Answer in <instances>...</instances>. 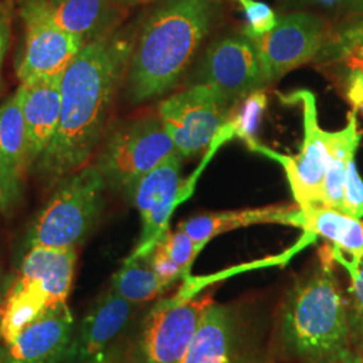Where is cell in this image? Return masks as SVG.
<instances>
[{"label":"cell","instance_id":"cell-29","mask_svg":"<svg viewBox=\"0 0 363 363\" xmlns=\"http://www.w3.org/2000/svg\"><path fill=\"white\" fill-rule=\"evenodd\" d=\"M343 213L363 220V181L355 163V154L350 156L345 174Z\"/></svg>","mask_w":363,"mask_h":363},{"label":"cell","instance_id":"cell-25","mask_svg":"<svg viewBox=\"0 0 363 363\" xmlns=\"http://www.w3.org/2000/svg\"><path fill=\"white\" fill-rule=\"evenodd\" d=\"M267 106V94L264 91L250 94L230 111L228 125L233 130L234 136L240 138L247 148L256 143V132L261 123Z\"/></svg>","mask_w":363,"mask_h":363},{"label":"cell","instance_id":"cell-15","mask_svg":"<svg viewBox=\"0 0 363 363\" xmlns=\"http://www.w3.org/2000/svg\"><path fill=\"white\" fill-rule=\"evenodd\" d=\"M74 325L67 303L54 307L0 342V363H65Z\"/></svg>","mask_w":363,"mask_h":363},{"label":"cell","instance_id":"cell-3","mask_svg":"<svg viewBox=\"0 0 363 363\" xmlns=\"http://www.w3.org/2000/svg\"><path fill=\"white\" fill-rule=\"evenodd\" d=\"M331 245L295 279L277 312L273 347L292 363H340L351 349L347 298L335 274Z\"/></svg>","mask_w":363,"mask_h":363},{"label":"cell","instance_id":"cell-16","mask_svg":"<svg viewBox=\"0 0 363 363\" xmlns=\"http://www.w3.org/2000/svg\"><path fill=\"white\" fill-rule=\"evenodd\" d=\"M140 306L108 286L74 330L65 363H79L108 350L133 325Z\"/></svg>","mask_w":363,"mask_h":363},{"label":"cell","instance_id":"cell-19","mask_svg":"<svg viewBox=\"0 0 363 363\" xmlns=\"http://www.w3.org/2000/svg\"><path fill=\"white\" fill-rule=\"evenodd\" d=\"M52 22L86 43L116 31L128 10L113 0H39Z\"/></svg>","mask_w":363,"mask_h":363},{"label":"cell","instance_id":"cell-5","mask_svg":"<svg viewBox=\"0 0 363 363\" xmlns=\"http://www.w3.org/2000/svg\"><path fill=\"white\" fill-rule=\"evenodd\" d=\"M213 301V292L193 295L182 286L156 300L109 350L123 363H179Z\"/></svg>","mask_w":363,"mask_h":363},{"label":"cell","instance_id":"cell-1","mask_svg":"<svg viewBox=\"0 0 363 363\" xmlns=\"http://www.w3.org/2000/svg\"><path fill=\"white\" fill-rule=\"evenodd\" d=\"M136 25L118 27L86 43L61 78V118L52 143L31 172L55 184L91 163L123 89L136 37ZM30 172V174H31Z\"/></svg>","mask_w":363,"mask_h":363},{"label":"cell","instance_id":"cell-35","mask_svg":"<svg viewBox=\"0 0 363 363\" xmlns=\"http://www.w3.org/2000/svg\"><path fill=\"white\" fill-rule=\"evenodd\" d=\"M347 7L350 9L351 13H361L363 11V0H343Z\"/></svg>","mask_w":363,"mask_h":363},{"label":"cell","instance_id":"cell-20","mask_svg":"<svg viewBox=\"0 0 363 363\" xmlns=\"http://www.w3.org/2000/svg\"><path fill=\"white\" fill-rule=\"evenodd\" d=\"M298 211L300 208L296 203H277L261 208L203 213L183 220L178 228L189 234L202 252L214 237L235 229L267 223L296 228Z\"/></svg>","mask_w":363,"mask_h":363},{"label":"cell","instance_id":"cell-23","mask_svg":"<svg viewBox=\"0 0 363 363\" xmlns=\"http://www.w3.org/2000/svg\"><path fill=\"white\" fill-rule=\"evenodd\" d=\"M109 286L117 295L136 306L155 300L167 289L152 269L147 256L124 259L121 268L113 274Z\"/></svg>","mask_w":363,"mask_h":363},{"label":"cell","instance_id":"cell-12","mask_svg":"<svg viewBox=\"0 0 363 363\" xmlns=\"http://www.w3.org/2000/svg\"><path fill=\"white\" fill-rule=\"evenodd\" d=\"M182 156L174 154L145 174L125 195L138 208L142 232L127 259L148 256L162 237L169 230V220L183 201L193 193V182L182 179Z\"/></svg>","mask_w":363,"mask_h":363},{"label":"cell","instance_id":"cell-32","mask_svg":"<svg viewBox=\"0 0 363 363\" xmlns=\"http://www.w3.org/2000/svg\"><path fill=\"white\" fill-rule=\"evenodd\" d=\"M79 363H123L120 362L118 359L116 358V355L112 352V351L105 350L103 352H100V354H97V355H94V357H91L89 359H85V361H82V362Z\"/></svg>","mask_w":363,"mask_h":363},{"label":"cell","instance_id":"cell-6","mask_svg":"<svg viewBox=\"0 0 363 363\" xmlns=\"http://www.w3.org/2000/svg\"><path fill=\"white\" fill-rule=\"evenodd\" d=\"M106 189L104 177L91 163L61 178L27 230L26 250L82 245L104 213Z\"/></svg>","mask_w":363,"mask_h":363},{"label":"cell","instance_id":"cell-28","mask_svg":"<svg viewBox=\"0 0 363 363\" xmlns=\"http://www.w3.org/2000/svg\"><path fill=\"white\" fill-rule=\"evenodd\" d=\"M238 3L245 13L247 27L244 28V35L247 38H255L269 33L277 25V16L272 9L259 0H234Z\"/></svg>","mask_w":363,"mask_h":363},{"label":"cell","instance_id":"cell-17","mask_svg":"<svg viewBox=\"0 0 363 363\" xmlns=\"http://www.w3.org/2000/svg\"><path fill=\"white\" fill-rule=\"evenodd\" d=\"M30 164L18 91L0 105V211L10 214L19 203Z\"/></svg>","mask_w":363,"mask_h":363},{"label":"cell","instance_id":"cell-22","mask_svg":"<svg viewBox=\"0 0 363 363\" xmlns=\"http://www.w3.org/2000/svg\"><path fill=\"white\" fill-rule=\"evenodd\" d=\"M362 133L358 125L355 111L347 113V124L342 130L333 132L330 159L325 169L322 186V201L319 206L333 208L343 213V186L347 162L351 155L357 154Z\"/></svg>","mask_w":363,"mask_h":363},{"label":"cell","instance_id":"cell-18","mask_svg":"<svg viewBox=\"0 0 363 363\" xmlns=\"http://www.w3.org/2000/svg\"><path fill=\"white\" fill-rule=\"evenodd\" d=\"M61 78H39L16 89L22 108L30 172L52 143L61 118Z\"/></svg>","mask_w":363,"mask_h":363},{"label":"cell","instance_id":"cell-37","mask_svg":"<svg viewBox=\"0 0 363 363\" xmlns=\"http://www.w3.org/2000/svg\"><path fill=\"white\" fill-rule=\"evenodd\" d=\"M347 66H358V67H362L363 69V57L359 58H350L346 61Z\"/></svg>","mask_w":363,"mask_h":363},{"label":"cell","instance_id":"cell-26","mask_svg":"<svg viewBox=\"0 0 363 363\" xmlns=\"http://www.w3.org/2000/svg\"><path fill=\"white\" fill-rule=\"evenodd\" d=\"M155 249L163 253L169 262L181 271L183 280L190 277L191 267L201 253L191 237L179 228H177L174 232L169 229L156 244Z\"/></svg>","mask_w":363,"mask_h":363},{"label":"cell","instance_id":"cell-13","mask_svg":"<svg viewBox=\"0 0 363 363\" xmlns=\"http://www.w3.org/2000/svg\"><path fill=\"white\" fill-rule=\"evenodd\" d=\"M331 33L323 18L311 13H292L279 19L269 33L250 38L259 52L267 85L298 66L319 60Z\"/></svg>","mask_w":363,"mask_h":363},{"label":"cell","instance_id":"cell-8","mask_svg":"<svg viewBox=\"0 0 363 363\" xmlns=\"http://www.w3.org/2000/svg\"><path fill=\"white\" fill-rule=\"evenodd\" d=\"M177 154L157 113H144L111 123L91 164L108 189L128 194L145 174Z\"/></svg>","mask_w":363,"mask_h":363},{"label":"cell","instance_id":"cell-21","mask_svg":"<svg viewBox=\"0 0 363 363\" xmlns=\"http://www.w3.org/2000/svg\"><path fill=\"white\" fill-rule=\"evenodd\" d=\"M296 228L313 237H323L340 265H359L363 259V220L342 211L312 205L300 208Z\"/></svg>","mask_w":363,"mask_h":363},{"label":"cell","instance_id":"cell-24","mask_svg":"<svg viewBox=\"0 0 363 363\" xmlns=\"http://www.w3.org/2000/svg\"><path fill=\"white\" fill-rule=\"evenodd\" d=\"M363 57V11L351 13L350 18L331 33L325 50L319 60H350Z\"/></svg>","mask_w":363,"mask_h":363},{"label":"cell","instance_id":"cell-38","mask_svg":"<svg viewBox=\"0 0 363 363\" xmlns=\"http://www.w3.org/2000/svg\"><path fill=\"white\" fill-rule=\"evenodd\" d=\"M319 1H322V3H325V4H334L337 0H319Z\"/></svg>","mask_w":363,"mask_h":363},{"label":"cell","instance_id":"cell-14","mask_svg":"<svg viewBox=\"0 0 363 363\" xmlns=\"http://www.w3.org/2000/svg\"><path fill=\"white\" fill-rule=\"evenodd\" d=\"M21 18L25 27L16 66L21 84L39 78L62 77L85 42L57 26L39 0H22Z\"/></svg>","mask_w":363,"mask_h":363},{"label":"cell","instance_id":"cell-11","mask_svg":"<svg viewBox=\"0 0 363 363\" xmlns=\"http://www.w3.org/2000/svg\"><path fill=\"white\" fill-rule=\"evenodd\" d=\"M193 84L210 86L229 111L268 86L257 49L244 34L213 40L196 66Z\"/></svg>","mask_w":363,"mask_h":363},{"label":"cell","instance_id":"cell-7","mask_svg":"<svg viewBox=\"0 0 363 363\" xmlns=\"http://www.w3.org/2000/svg\"><path fill=\"white\" fill-rule=\"evenodd\" d=\"M271 334L247 301L210 304L179 363H276Z\"/></svg>","mask_w":363,"mask_h":363},{"label":"cell","instance_id":"cell-34","mask_svg":"<svg viewBox=\"0 0 363 363\" xmlns=\"http://www.w3.org/2000/svg\"><path fill=\"white\" fill-rule=\"evenodd\" d=\"M340 363H363V351L351 350L350 354Z\"/></svg>","mask_w":363,"mask_h":363},{"label":"cell","instance_id":"cell-36","mask_svg":"<svg viewBox=\"0 0 363 363\" xmlns=\"http://www.w3.org/2000/svg\"><path fill=\"white\" fill-rule=\"evenodd\" d=\"M7 284H9V280H7V277L4 276V272H3V269H1V267H0V301H1L3 295H4V291H6V288H7Z\"/></svg>","mask_w":363,"mask_h":363},{"label":"cell","instance_id":"cell-2","mask_svg":"<svg viewBox=\"0 0 363 363\" xmlns=\"http://www.w3.org/2000/svg\"><path fill=\"white\" fill-rule=\"evenodd\" d=\"M218 0H157L136 30L123 96L130 106L177 88L220 18Z\"/></svg>","mask_w":363,"mask_h":363},{"label":"cell","instance_id":"cell-33","mask_svg":"<svg viewBox=\"0 0 363 363\" xmlns=\"http://www.w3.org/2000/svg\"><path fill=\"white\" fill-rule=\"evenodd\" d=\"M120 7L128 10L130 7H136L140 4H150V3H155L157 0H113Z\"/></svg>","mask_w":363,"mask_h":363},{"label":"cell","instance_id":"cell-4","mask_svg":"<svg viewBox=\"0 0 363 363\" xmlns=\"http://www.w3.org/2000/svg\"><path fill=\"white\" fill-rule=\"evenodd\" d=\"M77 262V249H27L18 272L0 301V342L13 339L45 312L67 303Z\"/></svg>","mask_w":363,"mask_h":363},{"label":"cell","instance_id":"cell-10","mask_svg":"<svg viewBox=\"0 0 363 363\" xmlns=\"http://www.w3.org/2000/svg\"><path fill=\"white\" fill-rule=\"evenodd\" d=\"M156 113L172 139L177 154L190 157L205 151L218 138L230 111L210 86L191 84L164 99L157 105Z\"/></svg>","mask_w":363,"mask_h":363},{"label":"cell","instance_id":"cell-30","mask_svg":"<svg viewBox=\"0 0 363 363\" xmlns=\"http://www.w3.org/2000/svg\"><path fill=\"white\" fill-rule=\"evenodd\" d=\"M349 73L345 78V96L352 111L363 113V69L349 66Z\"/></svg>","mask_w":363,"mask_h":363},{"label":"cell","instance_id":"cell-9","mask_svg":"<svg viewBox=\"0 0 363 363\" xmlns=\"http://www.w3.org/2000/svg\"><path fill=\"white\" fill-rule=\"evenodd\" d=\"M280 99L284 103L301 106L304 139L298 155L288 156L276 152L259 142L252 144L249 148L255 152L269 156L284 167L286 179L298 208L320 205L333 132L320 128L316 97L312 91H292L286 96H280Z\"/></svg>","mask_w":363,"mask_h":363},{"label":"cell","instance_id":"cell-31","mask_svg":"<svg viewBox=\"0 0 363 363\" xmlns=\"http://www.w3.org/2000/svg\"><path fill=\"white\" fill-rule=\"evenodd\" d=\"M11 40V19L7 10L0 4V82L4 58L9 50V45Z\"/></svg>","mask_w":363,"mask_h":363},{"label":"cell","instance_id":"cell-27","mask_svg":"<svg viewBox=\"0 0 363 363\" xmlns=\"http://www.w3.org/2000/svg\"><path fill=\"white\" fill-rule=\"evenodd\" d=\"M351 284L347 291V318L351 349L363 351V259L359 265H346Z\"/></svg>","mask_w":363,"mask_h":363}]
</instances>
